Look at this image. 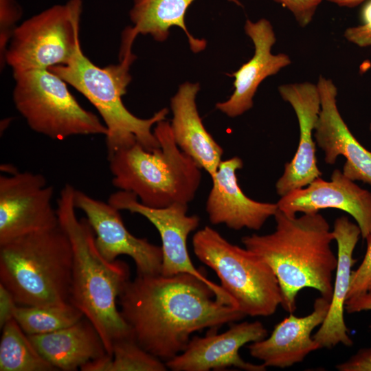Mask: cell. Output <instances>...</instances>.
Returning a JSON list of instances; mask_svg holds the SVG:
<instances>
[{
  "label": "cell",
  "instance_id": "obj_1",
  "mask_svg": "<svg viewBox=\"0 0 371 371\" xmlns=\"http://www.w3.org/2000/svg\"><path fill=\"white\" fill-rule=\"evenodd\" d=\"M117 298L135 340L165 363L186 348L194 333L216 330L246 316L219 302L205 282L189 273L137 275Z\"/></svg>",
  "mask_w": 371,
  "mask_h": 371
},
{
  "label": "cell",
  "instance_id": "obj_2",
  "mask_svg": "<svg viewBox=\"0 0 371 371\" xmlns=\"http://www.w3.org/2000/svg\"><path fill=\"white\" fill-rule=\"evenodd\" d=\"M273 216V232L245 236L241 242L271 268L281 289L283 308L293 313L298 293L304 288L314 289L330 301L337 256L331 248L335 238L326 218L319 212L297 217L279 210Z\"/></svg>",
  "mask_w": 371,
  "mask_h": 371
},
{
  "label": "cell",
  "instance_id": "obj_3",
  "mask_svg": "<svg viewBox=\"0 0 371 371\" xmlns=\"http://www.w3.org/2000/svg\"><path fill=\"white\" fill-rule=\"evenodd\" d=\"M74 190L66 184L56 207L59 225L70 240L73 253L69 302L92 324L111 356L116 341L132 335L116 305L120 291L130 280V269L125 262H109L100 254L87 218L77 217Z\"/></svg>",
  "mask_w": 371,
  "mask_h": 371
},
{
  "label": "cell",
  "instance_id": "obj_4",
  "mask_svg": "<svg viewBox=\"0 0 371 371\" xmlns=\"http://www.w3.org/2000/svg\"><path fill=\"white\" fill-rule=\"evenodd\" d=\"M133 43L122 40L120 61L100 67L82 52L81 46L65 65L49 69L82 94L97 109L105 125L107 157L119 149L139 143L152 150L159 143L152 128L166 120L168 113L163 108L152 117L139 118L124 104L122 96L131 81L130 67L135 59L131 52Z\"/></svg>",
  "mask_w": 371,
  "mask_h": 371
},
{
  "label": "cell",
  "instance_id": "obj_5",
  "mask_svg": "<svg viewBox=\"0 0 371 371\" xmlns=\"http://www.w3.org/2000/svg\"><path fill=\"white\" fill-rule=\"evenodd\" d=\"M153 132L158 148L148 150L136 143L107 157L112 183L119 190L133 193L149 207L188 204L199 188L201 168L178 147L169 122H159Z\"/></svg>",
  "mask_w": 371,
  "mask_h": 371
},
{
  "label": "cell",
  "instance_id": "obj_6",
  "mask_svg": "<svg viewBox=\"0 0 371 371\" xmlns=\"http://www.w3.org/2000/svg\"><path fill=\"white\" fill-rule=\"evenodd\" d=\"M73 253L60 225L0 245V283L21 306L69 303Z\"/></svg>",
  "mask_w": 371,
  "mask_h": 371
},
{
  "label": "cell",
  "instance_id": "obj_7",
  "mask_svg": "<svg viewBox=\"0 0 371 371\" xmlns=\"http://www.w3.org/2000/svg\"><path fill=\"white\" fill-rule=\"evenodd\" d=\"M192 246L197 258L216 273L221 287L246 316H269L282 304L278 279L258 255L232 244L210 226L194 234Z\"/></svg>",
  "mask_w": 371,
  "mask_h": 371
},
{
  "label": "cell",
  "instance_id": "obj_8",
  "mask_svg": "<svg viewBox=\"0 0 371 371\" xmlns=\"http://www.w3.org/2000/svg\"><path fill=\"white\" fill-rule=\"evenodd\" d=\"M12 74L14 104L33 131L56 140L106 135L104 123L85 109L69 91L67 83L49 69Z\"/></svg>",
  "mask_w": 371,
  "mask_h": 371
},
{
  "label": "cell",
  "instance_id": "obj_9",
  "mask_svg": "<svg viewBox=\"0 0 371 371\" xmlns=\"http://www.w3.org/2000/svg\"><path fill=\"white\" fill-rule=\"evenodd\" d=\"M82 0L53 5L26 19L14 30L5 64L12 73L49 69L69 63L81 46Z\"/></svg>",
  "mask_w": 371,
  "mask_h": 371
},
{
  "label": "cell",
  "instance_id": "obj_10",
  "mask_svg": "<svg viewBox=\"0 0 371 371\" xmlns=\"http://www.w3.org/2000/svg\"><path fill=\"white\" fill-rule=\"evenodd\" d=\"M108 202L119 210L143 216L155 227L161 240V275H193L213 290L219 302L236 308L234 300L221 286L209 280L190 259L187 238L199 227L200 218L197 215H188V204L176 203L164 208H152L142 204L133 193L122 190L111 194Z\"/></svg>",
  "mask_w": 371,
  "mask_h": 371
},
{
  "label": "cell",
  "instance_id": "obj_11",
  "mask_svg": "<svg viewBox=\"0 0 371 371\" xmlns=\"http://www.w3.org/2000/svg\"><path fill=\"white\" fill-rule=\"evenodd\" d=\"M54 189L32 172L0 176V245L30 233L59 225L52 205Z\"/></svg>",
  "mask_w": 371,
  "mask_h": 371
},
{
  "label": "cell",
  "instance_id": "obj_12",
  "mask_svg": "<svg viewBox=\"0 0 371 371\" xmlns=\"http://www.w3.org/2000/svg\"><path fill=\"white\" fill-rule=\"evenodd\" d=\"M74 201L76 209L86 215L94 232L96 247L105 260L112 262L121 255H126L134 261L137 275L161 273V246L131 234L122 221L120 210L109 202L95 199L76 188Z\"/></svg>",
  "mask_w": 371,
  "mask_h": 371
},
{
  "label": "cell",
  "instance_id": "obj_13",
  "mask_svg": "<svg viewBox=\"0 0 371 371\" xmlns=\"http://www.w3.org/2000/svg\"><path fill=\"white\" fill-rule=\"evenodd\" d=\"M210 330L205 337L193 336L186 348L168 361L172 371H209L236 368L246 371H265L266 366L244 361L239 350L247 343L265 339L268 331L262 322H243L233 324L225 332Z\"/></svg>",
  "mask_w": 371,
  "mask_h": 371
},
{
  "label": "cell",
  "instance_id": "obj_14",
  "mask_svg": "<svg viewBox=\"0 0 371 371\" xmlns=\"http://www.w3.org/2000/svg\"><path fill=\"white\" fill-rule=\"evenodd\" d=\"M278 210L290 216L318 212L323 209L342 210L355 220L366 239L371 234V192L359 186L341 170H333L330 181L318 177L308 186L280 197Z\"/></svg>",
  "mask_w": 371,
  "mask_h": 371
},
{
  "label": "cell",
  "instance_id": "obj_15",
  "mask_svg": "<svg viewBox=\"0 0 371 371\" xmlns=\"http://www.w3.org/2000/svg\"><path fill=\"white\" fill-rule=\"evenodd\" d=\"M278 91L294 110L300 128L297 149L291 161L284 164L283 174L276 183V192L281 197L322 176L313 139L321 100L317 85L309 82L284 84L278 87Z\"/></svg>",
  "mask_w": 371,
  "mask_h": 371
},
{
  "label": "cell",
  "instance_id": "obj_16",
  "mask_svg": "<svg viewBox=\"0 0 371 371\" xmlns=\"http://www.w3.org/2000/svg\"><path fill=\"white\" fill-rule=\"evenodd\" d=\"M321 109L314 131L315 141L324 154L326 164L333 165L339 156L346 158L343 173L352 181L371 186V152L352 135L337 107V88L320 75L317 84Z\"/></svg>",
  "mask_w": 371,
  "mask_h": 371
},
{
  "label": "cell",
  "instance_id": "obj_17",
  "mask_svg": "<svg viewBox=\"0 0 371 371\" xmlns=\"http://www.w3.org/2000/svg\"><path fill=\"white\" fill-rule=\"evenodd\" d=\"M239 157L221 161L211 177L212 184L205 203L210 222L224 224L238 231L243 228L259 230L278 210V204L260 202L249 198L240 188L236 172L242 169Z\"/></svg>",
  "mask_w": 371,
  "mask_h": 371
},
{
  "label": "cell",
  "instance_id": "obj_18",
  "mask_svg": "<svg viewBox=\"0 0 371 371\" xmlns=\"http://www.w3.org/2000/svg\"><path fill=\"white\" fill-rule=\"evenodd\" d=\"M245 32L254 43V54L230 75L234 78V90L231 96L227 100L216 104V109L230 117L240 116L251 109L260 84L267 77L276 75L291 64L287 54L271 53L276 37L269 21L260 19L253 22L247 19Z\"/></svg>",
  "mask_w": 371,
  "mask_h": 371
},
{
  "label": "cell",
  "instance_id": "obj_19",
  "mask_svg": "<svg viewBox=\"0 0 371 371\" xmlns=\"http://www.w3.org/2000/svg\"><path fill=\"white\" fill-rule=\"evenodd\" d=\"M330 300L317 297L313 311L304 317L290 313L277 324L269 337L248 346L249 354L266 367L285 368L303 361L311 352L319 349L311 333L324 321Z\"/></svg>",
  "mask_w": 371,
  "mask_h": 371
},
{
  "label": "cell",
  "instance_id": "obj_20",
  "mask_svg": "<svg viewBox=\"0 0 371 371\" xmlns=\"http://www.w3.org/2000/svg\"><path fill=\"white\" fill-rule=\"evenodd\" d=\"M337 244V265L333 295L327 315L313 338L319 348H332L339 344L350 347V337L344 313L350 286L352 267L357 262L354 249L359 240L361 230L357 224L346 216L335 219L332 230Z\"/></svg>",
  "mask_w": 371,
  "mask_h": 371
},
{
  "label": "cell",
  "instance_id": "obj_21",
  "mask_svg": "<svg viewBox=\"0 0 371 371\" xmlns=\"http://www.w3.org/2000/svg\"><path fill=\"white\" fill-rule=\"evenodd\" d=\"M199 83L181 85L170 100V128L178 147L212 177L223 155V148L205 128L196 102Z\"/></svg>",
  "mask_w": 371,
  "mask_h": 371
},
{
  "label": "cell",
  "instance_id": "obj_22",
  "mask_svg": "<svg viewBox=\"0 0 371 371\" xmlns=\"http://www.w3.org/2000/svg\"><path fill=\"white\" fill-rule=\"evenodd\" d=\"M28 337L38 352L56 370H76L108 355L98 333L85 317L68 327Z\"/></svg>",
  "mask_w": 371,
  "mask_h": 371
},
{
  "label": "cell",
  "instance_id": "obj_23",
  "mask_svg": "<svg viewBox=\"0 0 371 371\" xmlns=\"http://www.w3.org/2000/svg\"><path fill=\"white\" fill-rule=\"evenodd\" d=\"M194 0H134L129 16L133 26L124 32L132 38L139 34L150 35L155 41H165L173 26L180 27L186 34L191 50L194 53L203 50L207 45L204 39L194 38L188 31L186 13ZM241 6L238 0H228Z\"/></svg>",
  "mask_w": 371,
  "mask_h": 371
},
{
  "label": "cell",
  "instance_id": "obj_24",
  "mask_svg": "<svg viewBox=\"0 0 371 371\" xmlns=\"http://www.w3.org/2000/svg\"><path fill=\"white\" fill-rule=\"evenodd\" d=\"M1 330L0 371L57 370L38 352L14 318Z\"/></svg>",
  "mask_w": 371,
  "mask_h": 371
},
{
  "label": "cell",
  "instance_id": "obj_25",
  "mask_svg": "<svg viewBox=\"0 0 371 371\" xmlns=\"http://www.w3.org/2000/svg\"><path fill=\"white\" fill-rule=\"evenodd\" d=\"M166 363L147 352L132 335L116 341L111 355L89 361L82 371H166Z\"/></svg>",
  "mask_w": 371,
  "mask_h": 371
},
{
  "label": "cell",
  "instance_id": "obj_26",
  "mask_svg": "<svg viewBox=\"0 0 371 371\" xmlns=\"http://www.w3.org/2000/svg\"><path fill=\"white\" fill-rule=\"evenodd\" d=\"M84 317L72 304L36 306L17 305L14 319L27 335H42L71 326Z\"/></svg>",
  "mask_w": 371,
  "mask_h": 371
},
{
  "label": "cell",
  "instance_id": "obj_27",
  "mask_svg": "<svg viewBox=\"0 0 371 371\" xmlns=\"http://www.w3.org/2000/svg\"><path fill=\"white\" fill-rule=\"evenodd\" d=\"M22 10L15 0H0V62L1 68L5 65L6 49Z\"/></svg>",
  "mask_w": 371,
  "mask_h": 371
},
{
  "label": "cell",
  "instance_id": "obj_28",
  "mask_svg": "<svg viewBox=\"0 0 371 371\" xmlns=\"http://www.w3.org/2000/svg\"><path fill=\"white\" fill-rule=\"evenodd\" d=\"M366 240V252L358 269L352 271L347 300L367 293L371 288V234Z\"/></svg>",
  "mask_w": 371,
  "mask_h": 371
},
{
  "label": "cell",
  "instance_id": "obj_29",
  "mask_svg": "<svg viewBox=\"0 0 371 371\" xmlns=\"http://www.w3.org/2000/svg\"><path fill=\"white\" fill-rule=\"evenodd\" d=\"M362 23L347 28L344 34L349 42L365 47L371 46V1L367 3L361 11Z\"/></svg>",
  "mask_w": 371,
  "mask_h": 371
},
{
  "label": "cell",
  "instance_id": "obj_30",
  "mask_svg": "<svg viewBox=\"0 0 371 371\" xmlns=\"http://www.w3.org/2000/svg\"><path fill=\"white\" fill-rule=\"evenodd\" d=\"M293 14L299 25L304 27L313 20L322 0H274Z\"/></svg>",
  "mask_w": 371,
  "mask_h": 371
},
{
  "label": "cell",
  "instance_id": "obj_31",
  "mask_svg": "<svg viewBox=\"0 0 371 371\" xmlns=\"http://www.w3.org/2000/svg\"><path fill=\"white\" fill-rule=\"evenodd\" d=\"M336 368L339 371H371V347L360 349Z\"/></svg>",
  "mask_w": 371,
  "mask_h": 371
},
{
  "label": "cell",
  "instance_id": "obj_32",
  "mask_svg": "<svg viewBox=\"0 0 371 371\" xmlns=\"http://www.w3.org/2000/svg\"><path fill=\"white\" fill-rule=\"evenodd\" d=\"M16 304L13 295L0 283V328L14 318Z\"/></svg>",
  "mask_w": 371,
  "mask_h": 371
},
{
  "label": "cell",
  "instance_id": "obj_33",
  "mask_svg": "<svg viewBox=\"0 0 371 371\" xmlns=\"http://www.w3.org/2000/svg\"><path fill=\"white\" fill-rule=\"evenodd\" d=\"M345 311L348 313L371 311V292L361 294L346 300Z\"/></svg>",
  "mask_w": 371,
  "mask_h": 371
},
{
  "label": "cell",
  "instance_id": "obj_34",
  "mask_svg": "<svg viewBox=\"0 0 371 371\" xmlns=\"http://www.w3.org/2000/svg\"><path fill=\"white\" fill-rule=\"evenodd\" d=\"M342 7H355L366 0H326Z\"/></svg>",
  "mask_w": 371,
  "mask_h": 371
},
{
  "label": "cell",
  "instance_id": "obj_35",
  "mask_svg": "<svg viewBox=\"0 0 371 371\" xmlns=\"http://www.w3.org/2000/svg\"><path fill=\"white\" fill-rule=\"evenodd\" d=\"M369 130H370V133H371V122H370V123Z\"/></svg>",
  "mask_w": 371,
  "mask_h": 371
},
{
  "label": "cell",
  "instance_id": "obj_36",
  "mask_svg": "<svg viewBox=\"0 0 371 371\" xmlns=\"http://www.w3.org/2000/svg\"><path fill=\"white\" fill-rule=\"evenodd\" d=\"M370 291L371 292V288H370Z\"/></svg>",
  "mask_w": 371,
  "mask_h": 371
}]
</instances>
